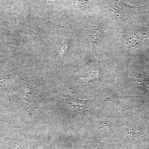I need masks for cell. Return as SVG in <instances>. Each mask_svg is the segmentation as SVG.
Here are the masks:
<instances>
[{"mask_svg":"<svg viewBox=\"0 0 149 149\" xmlns=\"http://www.w3.org/2000/svg\"><path fill=\"white\" fill-rule=\"evenodd\" d=\"M94 101L81 100L70 97L65 100V103L74 111H83L88 108Z\"/></svg>","mask_w":149,"mask_h":149,"instance_id":"obj_3","label":"cell"},{"mask_svg":"<svg viewBox=\"0 0 149 149\" xmlns=\"http://www.w3.org/2000/svg\"><path fill=\"white\" fill-rule=\"evenodd\" d=\"M107 8L116 15H126L139 9L138 7L127 4L119 0H108Z\"/></svg>","mask_w":149,"mask_h":149,"instance_id":"obj_1","label":"cell"},{"mask_svg":"<svg viewBox=\"0 0 149 149\" xmlns=\"http://www.w3.org/2000/svg\"><path fill=\"white\" fill-rule=\"evenodd\" d=\"M111 91L109 90H104L97 95V104H98L99 105H103L104 106L106 107L105 105L106 102L107 101L113 102L110 97Z\"/></svg>","mask_w":149,"mask_h":149,"instance_id":"obj_4","label":"cell"},{"mask_svg":"<svg viewBox=\"0 0 149 149\" xmlns=\"http://www.w3.org/2000/svg\"><path fill=\"white\" fill-rule=\"evenodd\" d=\"M2 143L0 149H29L30 144L36 143L28 140L9 139L3 137Z\"/></svg>","mask_w":149,"mask_h":149,"instance_id":"obj_2","label":"cell"}]
</instances>
